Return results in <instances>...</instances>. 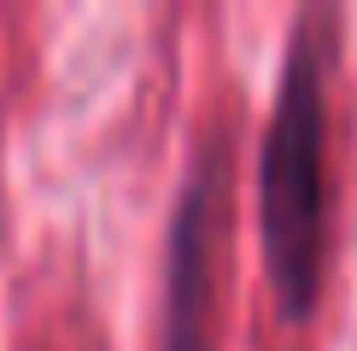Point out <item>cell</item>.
Returning a JSON list of instances; mask_svg holds the SVG:
<instances>
[{"label": "cell", "mask_w": 357, "mask_h": 351, "mask_svg": "<svg viewBox=\"0 0 357 351\" xmlns=\"http://www.w3.org/2000/svg\"><path fill=\"white\" fill-rule=\"evenodd\" d=\"M340 58V6H299L287 24L275 106L258 146L264 275L287 322H310L328 263V77Z\"/></svg>", "instance_id": "cell-1"}, {"label": "cell", "mask_w": 357, "mask_h": 351, "mask_svg": "<svg viewBox=\"0 0 357 351\" xmlns=\"http://www.w3.org/2000/svg\"><path fill=\"white\" fill-rule=\"evenodd\" d=\"M229 223V135L211 129L193 146L170 228H165V311L158 351H211L217 316V252Z\"/></svg>", "instance_id": "cell-2"}]
</instances>
